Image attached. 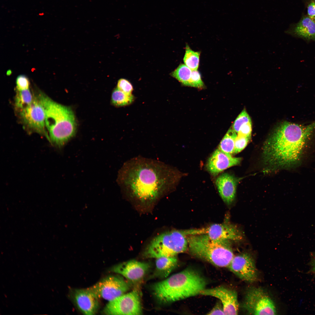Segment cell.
Returning <instances> with one entry per match:
<instances>
[{"instance_id": "6da1fadb", "label": "cell", "mask_w": 315, "mask_h": 315, "mask_svg": "<svg viewBox=\"0 0 315 315\" xmlns=\"http://www.w3.org/2000/svg\"><path fill=\"white\" fill-rule=\"evenodd\" d=\"M180 176L178 171L163 162L138 156L123 164L117 181L128 197L147 204L173 190Z\"/></svg>"}, {"instance_id": "7a4b0ae2", "label": "cell", "mask_w": 315, "mask_h": 315, "mask_svg": "<svg viewBox=\"0 0 315 315\" xmlns=\"http://www.w3.org/2000/svg\"><path fill=\"white\" fill-rule=\"evenodd\" d=\"M315 130V121L306 125L283 122L264 145V163L272 170L298 166Z\"/></svg>"}, {"instance_id": "3957f363", "label": "cell", "mask_w": 315, "mask_h": 315, "mask_svg": "<svg viewBox=\"0 0 315 315\" xmlns=\"http://www.w3.org/2000/svg\"><path fill=\"white\" fill-rule=\"evenodd\" d=\"M37 98L44 109L50 142L61 148L75 134L77 124L74 113L70 107L56 102L42 92Z\"/></svg>"}, {"instance_id": "277c9868", "label": "cell", "mask_w": 315, "mask_h": 315, "mask_svg": "<svg viewBox=\"0 0 315 315\" xmlns=\"http://www.w3.org/2000/svg\"><path fill=\"white\" fill-rule=\"evenodd\" d=\"M206 282L196 271L187 268L153 285V294L164 303L181 300L200 294Z\"/></svg>"}, {"instance_id": "5b68a950", "label": "cell", "mask_w": 315, "mask_h": 315, "mask_svg": "<svg viewBox=\"0 0 315 315\" xmlns=\"http://www.w3.org/2000/svg\"><path fill=\"white\" fill-rule=\"evenodd\" d=\"M191 254L219 267H227L234 256L230 241L216 240L204 234L190 235L187 238Z\"/></svg>"}, {"instance_id": "8992f818", "label": "cell", "mask_w": 315, "mask_h": 315, "mask_svg": "<svg viewBox=\"0 0 315 315\" xmlns=\"http://www.w3.org/2000/svg\"><path fill=\"white\" fill-rule=\"evenodd\" d=\"M183 230L165 232L155 237L144 252L147 258L175 256L185 251L188 246L187 238Z\"/></svg>"}, {"instance_id": "52a82bcc", "label": "cell", "mask_w": 315, "mask_h": 315, "mask_svg": "<svg viewBox=\"0 0 315 315\" xmlns=\"http://www.w3.org/2000/svg\"><path fill=\"white\" fill-rule=\"evenodd\" d=\"M242 307L250 314L275 315L274 303L267 294L261 288L251 287L247 291Z\"/></svg>"}, {"instance_id": "ba28073f", "label": "cell", "mask_w": 315, "mask_h": 315, "mask_svg": "<svg viewBox=\"0 0 315 315\" xmlns=\"http://www.w3.org/2000/svg\"><path fill=\"white\" fill-rule=\"evenodd\" d=\"M107 315H140L142 309L140 297L135 290L109 301L103 310Z\"/></svg>"}, {"instance_id": "9c48e42d", "label": "cell", "mask_w": 315, "mask_h": 315, "mask_svg": "<svg viewBox=\"0 0 315 315\" xmlns=\"http://www.w3.org/2000/svg\"><path fill=\"white\" fill-rule=\"evenodd\" d=\"M88 288L99 299L109 302L125 294L129 289L130 286L121 277L110 276Z\"/></svg>"}, {"instance_id": "30bf717a", "label": "cell", "mask_w": 315, "mask_h": 315, "mask_svg": "<svg viewBox=\"0 0 315 315\" xmlns=\"http://www.w3.org/2000/svg\"><path fill=\"white\" fill-rule=\"evenodd\" d=\"M19 111L22 121L27 127L45 136L50 142L48 134L45 129L44 109L37 97H34L30 105Z\"/></svg>"}, {"instance_id": "8fae6325", "label": "cell", "mask_w": 315, "mask_h": 315, "mask_svg": "<svg viewBox=\"0 0 315 315\" xmlns=\"http://www.w3.org/2000/svg\"><path fill=\"white\" fill-rule=\"evenodd\" d=\"M192 235L204 234L211 239L219 241H239L243 239V233L236 225L229 222L214 224L201 229H191Z\"/></svg>"}, {"instance_id": "7c38bea8", "label": "cell", "mask_w": 315, "mask_h": 315, "mask_svg": "<svg viewBox=\"0 0 315 315\" xmlns=\"http://www.w3.org/2000/svg\"><path fill=\"white\" fill-rule=\"evenodd\" d=\"M227 267L239 278L246 281L252 283L257 279L254 259L247 253L234 256Z\"/></svg>"}, {"instance_id": "4fadbf2b", "label": "cell", "mask_w": 315, "mask_h": 315, "mask_svg": "<svg viewBox=\"0 0 315 315\" xmlns=\"http://www.w3.org/2000/svg\"><path fill=\"white\" fill-rule=\"evenodd\" d=\"M200 294L216 297L220 300L225 315H237L239 304L236 292L223 286L204 289Z\"/></svg>"}, {"instance_id": "5bb4252c", "label": "cell", "mask_w": 315, "mask_h": 315, "mask_svg": "<svg viewBox=\"0 0 315 315\" xmlns=\"http://www.w3.org/2000/svg\"><path fill=\"white\" fill-rule=\"evenodd\" d=\"M149 267V264L147 263L131 260L113 266L111 270L130 281H136L144 276Z\"/></svg>"}, {"instance_id": "9a60e30c", "label": "cell", "mask_w": 315, "mask_h": 315, "mask_svg": "<svg viewBox=\"0 0 315 315\" xmlns=\"http://www.w3.org/2000/svg\"><path fill=\"white\" fill-rule=\"evenodd\" d=\"M241 160V158L233 157L218 148L209 158L206 167L208 171L212 175L216 176L228 168L238 165Z\"/></svg>"}, {"instance_id": "2e32d148", "label": "cell", "mask_w": 315, "mask_h": 315, "mask_svg": "<svg viewBox=\"0 0 315 315\" xmlns=\"http://www.w3.org/2000/svg\"><path fill=\"white\" fill-rule=\"evenodd\" d=\"M73 298L79 310L84 314H95L99 306V298L88 288L75 289Z\"/></svg>"}, {"instance_id": "e0dca14e", "label": "cell", "mask_w": 315, "mask_h": 315, "mask_svg": "<svg viewBox=\"0 0 315 315\" xmlns=\"http://www.w3.org/2000/svg\"><path fill=\"white\" fill-rule=\"evenodd\" d=\"M239 180L228 173H223L218 177L216 185L220 195L223 201L230 205L234 201Z\"/></svg>"}, {"instance_id": "ac0fdd59", "label": "cell", "mask_w": 315, "mask_h": 315, "mask_svg": "<svg viewBox=\"0 0 315 315\" xmlns=\"http://www.w3.org/2000/svg\"><path fill=\"white\" fill-rule=\"evenodd\" d=\"M292 32L306 40H315V20L308 16L303 17L293 27Z\"/></svg>"}, {"instance_id": "d6986e66", "label": "cell", "mask_w": 315, "mask_h": 315, "mask_svg": "<svg viewBox=\"0 0 315 315\" xmlns=\"http://www.w3.org/2000/svg\"><path fill=\"white\" fill-rule=\"evenodd\" d=\"M177 262L176 256L156 258L155 262L156 276L166 277L176 266Z\"/></svg>"}, {"instance_id": "ffe728a7", "label": "cell", "mask_w": 315, "mask_h": 315, "mask_svg": "<svg viewBox=\"0 0 315 315\" xmlns=\"http://www.w3.org/2000/svg\"><path fill=\"white\" fill-rule=\"evenodd\" d=\"M237 136V133L233 129H230L220 142L218 149L226 154L232 155L234 154Z\"/></svg>"}, {"instance_id": "44dd1931", "label": "cell", "mask_w": 315, "mask_h": 315, "mask_svg": "<svg viewBox=\"0 0 315 315\" xmlns=\"http://www.w3.org/2000/svg\"><path fill=\"white\" fill-rule=\"evenodd\" d=\"M134 100L132 94L126 93L117 88L113 91L111 97L112 104L117 106H122L132 104Z\"/></svg>"}, {"instance_id": "7402d4cb", "label": "cell", "mask_w": 315, "mask_h": 315, "mask_svg": "<svg viewBox=\"0 0 315 315\" xmlns=\"http://www.w3.org/2000/svg\"><path fill=\"white\" fill-rule=\"evenodd\" d=\"M33 97L29 89L22 90H16L15 99V107L20 111L30 105L32 102Z\"/></svg>"}, {"instance_id": "603a6c76", "label": "cell", "mask_w": 315, "mask_h": 315, "mask_svg": "<svg viewBox=\"0 0 315 315\" xmlns=\"http://www.w3.org/2000/svg\"><path fill=\"white\" fill-rule=\"evenodd\" d=\"M192 70L184 64H180L170 75L183 85L188 86Z\"/></svg>"}, {"instance_id": "cb8c5ba5", "label": "cell", "mask_w": 315, "mask_h": 315, "mask_svg": "<svg viewBox=\"0 0 315 315\" xmlns=\"http://www.w3.org/2000/svg\"><path fill=\"white\" fill-rule=\"evenodd\" d=\"M200 54V52L193 51L187 45L183 59L184 64L192 70H197Z\"/></svg>"}, {"instance_id": "d4e9b609", "label": "cell", "mask_w": 315, "mask_h": 315, "mask_svg": "<svg viewBox=\"0 0 315 315\" xmlns=\"http://www.w3.org/2000/svg\"><path fill=\"white\" fill-rule=\"evenodd\" d=\"M251 121L250 117L244 109L235 121L233 125V129L237 133L240 127L244 124Z\"/></svg>"}, {"instance_id": "484cf974", "label": "cell", "mask_w": 315, "mask_h": 315, "mask_svg": "<svg viewBox=\"0 0 315 315\" xmlns=\"http://www.w3.org/2000/svg\"><path fill=\"white\" fill-rule=\"evenodd\" d=\"M251 136L237 134L235 142L234 154H237L242 151L246 146Z\"/></svg>"}, {"instance_id": "4316f807", "label": "cell", "mask_w": 315, "mask_h": 315, "mask_svg": "<svg viewBox=\"0 0 315 315\" xmlns=\"http://www.w3.org/2000/svg\"><path fill=\"white\" fill-rule=\"evenodd\" d=\"M188 86L198 88H201L204 86L201 75L197 70H192Z\"/></svg>"}, {"instance_id": "83f0119b", "label": "cell", "mask_w": 315, "mask_h": 315, "mask_svg": "<svg viewBox=\"0 0 315 315\" xmlns=\"http://www.w3.org/2000/svg\"><path fill=\"white\" fill-rule=\"evenodd\" d=\"M117 88L128 94H132L133 90V87L131 83L127 80L124 78H120L118 80Z\"/></svg>"}, {"instance_id": "f1b7e54d", "label": "cell", "mask_w": 315, "mask_h": 315, "mask_svg": "<svg viewBox=\"0 0 315 315\" xmlns=\"http://www.w3.org/2000/svg\"><path fill=\"white\" fill-rule=\"evenodd\" d=\"M30 83L28 78L23 75L18 76L16 79V89L22 90L29 89Z\"/></svg>"}, {"instance_id": "f546056e", "label": "cell", "mask_w": 315, "mask_h": 315, "mask_svg": "<svg viewBox=\"0 0 315 315\" xmlns=\"http://www.w3.org/2000/svg\"><path fill=\"white\" fill-rule=\"evenodd\" d=\"M252 132L251 121L245 123L241 126L237 133L242 135L251 136Z\"/></svg>"}, {"instance_id": "4dcf8cb0", "label": "cell", "mask_w": 315, "mask_h": 315, "mask_svg": "<svg viewBox=\"0 0 315 315\" xmlns=\"http://www.w3.org/2000/svg\"><path fill=\"white\" fill-rule=\"evenodd\" d=\"M310 260L308 263L309 270L307 273L315 276V252H311Z\"/></svg>"}, {"instance_id": "1f68e13d", "label": "cell", "mask_w": 315, "mask_h": 315, "mask_svg": "<svg viewBox=\"0 0 315 315\" xmlns=\"http://www.w3.org/2000/svg\"><path fill=\"white\" fill-rule=\"evenodd\" d=\"M208 315H225L221 302H218L213 308L207 314Z\"/></svg>"}, {"instance_id": "d6a6232c", "label": "cell", "mask_w": 315, "mask_h": 315, "mask_svg": "<svg viewBox=\"0 0 315 315\" xmlns=\"http://www.w3.org/2000/svg\"><path fill=\"white\" fill-rule=\"evenodd\" d=\"M308 16L312 19L315 20V1L313 0L309 4L307 7Z\"/></svg>"}, {"instance_id": "836d02e7", "label": "cell", "mask_w": 315, "mask_h": 315, "mask_svg": "<svg viewBox=\"0 0 315 315\" xmlns=\"http://www.w3.org/2000/svg\"><path fill=\"white\" fill-rule=\"evenodd\" d=\"M12 71L10 70H9L7 71V75H9L11 74Z\"/></svg>"}, {"instance_id": "e575fe53", "label": "cell", "mask_w": 315, "mask_h": 315, "mask_svg": "<svg viewBox=\"0 0 315 315\" xmlns=\"http://www.w3.org/2000/svg\"></svg>"}]
</instances>
